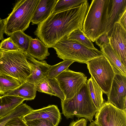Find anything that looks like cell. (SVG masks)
<instances>
[{
    "mask_svg": "<svg viewBox=\"0 0 126 126\" xmlns=\"http://www.w3.org/2000/svg\"><path fill=\"white\" fill-rule=\"evenodd\" d=\"M67 36L69 39L77 41L86 47L92 48H95L92 41L84 35L82 30L80 29L74 31Z\"/></svg>",
    "mask_w": 126,
    "mask_h": 126,
    "instance_id": "484cf974",
    "label": "cell"
},
{
    "mask_svg": "<svg viewBox=\"0 0 126 126\" xmlns=\"http://www.w3.org/2000/svg\"><path fill=\"white\" fill-rule=\"evenodd\" d=\"M33 110L25 103H22L9 114L0 118V126H4L7 121L13 118L23 117Z\"/></svg>",
    "mask_w": 126,
    "mask_h": 126,
    "instance_id": "7402d4cb",
    "label": "cell"
},
{
    "mask_svg": "<svg viewBox=\"0 0 126 126\" xmlns=\"http://www.w3.org/2000/svg\"><path fill=\"white\" fill-rule=\"evenodd\" d=\"M107 0H93L84 21L82 31L91 41L94 42L103 33V20Z\"/></svg>",
    "mask_w": 126,
    "mask_h": 126,
    "instance_id": "8992f818",
    "label": "cell"
},
{
    "mask_svg": "<svg viewBox=\"0 0 126 126\" xmlns=\"http://www.w3.org/2000/svg\"><path fill=\"white\" fill-rule=\"evenodd\" d=\"M25 122L28 126H55L50 121L43 119H37Z\"/></svg>",
    "mask_w": 126,
    "mask_h": 126,
    "instance_id": "f546056e",
    "label": "cell"
},
{
    "mask_svg": "<svg viewBox=\"0 0 126 126\" xmlns=\"http://www.w3.org/2000/svg\"><path fill=\"white\" fill-rule=\"evenodd\" d=\"M24 53L30 69V75L26 81L36 85L47 76L50 65L45 60L38 61L27 53Z\"/></svg>",
    "mask_w": 126,
    "mask_h": 126,
    "instance_id": "5bb4252c",
    "label": "cell"
},
{
    "mask_svg": "<svg viewBox=\"0 0 126 126\" xmlns=\"http://www.w3.org/2000/svg\"><path fill=\"white\" fill-rule=\"evenodd\" d=\"M88 126H100L95 121L91 122Z\"/></svg>",
    "mask_w": 126,
    "mask_h": 126,
    "instance_id": "d590c367",
    "label": "cell"
},
{
    "mask_svg": "<svg viewBox=\"0 0 126 126\" xmlns=\"http://www.w3.org/2000/svg\"><path fill=\"white\" fill-rule=\"evenodd\" d=\"M21 83L10 76L0 74V94H4L19 86Z\"/></svg>",
    "mask_w": 126,
    "mask_h": 126,
    "instance_id": "603a6c76",
    "label": "cell"
},
{
    "mask_svg": "<svg viewBox=\"0 0 126 126\" xmlns=\"http://www.w3.org/2000/svg\"><path fill=\"white\" fill-rule=\"evenodd\" d=\"M39 0H17L12 12L3 19L4 33L10 36L15 32L26 30L29 27Z\"/></svg>",
    "mask_w": 126,
    "mask_h": 126,
    "instance_id": "277c9868",
    "label": "cell"
},
{
    "mask_svg": "<svg viewBox=\"0 0 126 126\" xmlns=\"http://www.w3.org/2000/svg\"><path fill=\"white\" fill-rule=\"evenodd\" d=\"M87 84L92 101L98 110L104 102L103 92L92 76L88 80Z\"/></svg>",
    "mask_w": 126,
    "mask_h": 126,
    "instance_id": "ffe728a7",
    "label": "cell"
},
{
    "mask_svg": "<svg viewBox=\"0 0 126 126\" xmlns=\"http://www.w3.org/2000/svg\"><path fill=\"white\" fill-rule=\"evenodd\" d=\"M23 98L10 95L0 96V118L14 110L25 100Z\"/></svg>",
    "mask_w": 126,
    "mask_h": 126,
    "instance_id": "d6986e66",
    "label": "cell"
},
{
    "mask_svg": "<svg viewBox=\"0 0 126 126\" xmlns=\"http://www.w3.org/2000/svg\"><path fill=\"white\" fill-rule=\"evenodd\" d=\"M74 62L71 60H64L54 65H50L47 77L51 79L55 78L63 71L68 69L70 65Z\"/></svg>",
    "mask_w": 126,
    "mask_h": 126,
    "instance_id": "cb8c5ba5",
    "label": "cell"
},
{
    "mask_svg": "<svg viewBox=\"0 0 126 126\" xmlns=\"http://www.w3.org/2000/svg\"><path fill=\"white\" fill-rule=\"evenodd\" d=\"M0 50L8 51L19 50L10 37L2 41L0 43Z\"/></svg>",
    "mask_w": 126,
    "mask_h": 126,
    "instance_id": "f1b7e54d",
    "label": "cell"
},
{
    "mask_svg": "<svg viewBox=\"0 0 126 126\" xmlns=\"http://www.w3.org/2000/svg\"><path fill=\"white\" fill-rule=\"evenodd\" d=\"M10 37L19 50L24 53H27L32 37L18 31L13 33Z\"/></svg>",
    "mask_w": 126,
    "mask_h": 126,
    "instance_id": "44dd1931",
    "label": "cell"
},
{
    "mask_svg": "<svg viewBox=\"0 0 126 126\" xmlns=\"http://www.w3.org/2000/svg\"><path fill=\"white\" fill-rule=\"evenodd\" d=\"M4 31V24L3 19L0 18V40H4L3 34Z\"/></svg>",
    "mask_w": 126,
    "mask_h": 126,
    "instance_id": "e575fe53",
    "label": "cell"
},
{
    "mask_svg": "<svg viewBox=\"0 0 126 126\" xmlns=\"http://www.w3.org/2000/svg\"><path fill=\"white\" fill-rule=\"evenodd\" d=\"M55 78L65 95V99L73 97L88 81L87 77L83 73L75 72L68 69Z\"/></svg>",
    "mask_w": 126,
    "mask_h": 126,
    "instance_id": "9c48e42d",
    "label": "cell"
},
{
    "mask_svg": "<svg viewBox=\"0 0 126 126\" xmlns=\"http://www.w3.org/2000/svg\"><path fill=\"white\" fill-rule=\"evenodd\" d=\"M126 10V0H107L103 20L104 32L110 31L121 14Z\"/></svg>",
    "mask_w": 126,
    "mask_h": 126,
    "instance_id": "30bf717a",
    "label": "cell"
},
{
    "mask_svg": "<svg viewBox=\"0 0 126 126\" xmlns=\"http://www.w3.org/2000/svg\"><path fill=\"white\" fill-rule=\"evenodd\" d=\"M35 86L26 81L18 87L3 95L15 96L22 98L25 100H31L34 99L36 95V90Z\"/></svg>",
    "mask_w": 126,
    "mask_h": 126,
    "instance_id": "e0dca14e",
    "label": "cell"
},
{
    "mask_svg": "<svg viewBox=\"0 0 126 126\" xmlns=\"http://www.w3.org/2000/svg\"><path fill=\"white\" fill-rule=\"evenodd\" d=\"M87 64L91 76L107 95L115 75L109 62L103 55L89 61Z\"/></svg>",
    "mask_w": 126,
    "mask_h": 126,
    "instance_id": "52a82bcc",
    "label": "cell"
},
{
    "mask_svg": "<svg viewBox=\"0 0 126 126\" xmlns=\"http://www.w3.org/2000/svg\"><path fill=\"white\" fill-rule=\"evenodd\" d=\"M107 96V101L119 109L126 110V76L115 74Z\"/></svg>",
    "mask_w": 126,
    "mask_h": 126,
    "instance_id": "8fae6325",
    "label": "cell"
},
{
    "mask_svg": "<svg viewBox=\"0 0 126 126\" xmlns=\"http://www.w3.org/2000/svg\"><path fill=\"white\" fill-rule=\"evenodd\" d=\"M126 30V10L120 16L117 22Z\"/></svg>",
    "mask_w": 126,
    "mask_h": 126,
    "instance_id": "836d02e7",
    "label": "cell"
},
{
    "mask_svg": "<svg viewBox=\"0 0 126 126\" xmlns=\"http://www.w3.org/2000/svg\"><path fill=\"white\" fill-rule=\"evenodd\" d=\"M62 113L67 119L74 116L78 118H84L90 122L97 110L94 105L89 93L87 83L72 98L61 100Z\"/></svg>",
    "mask_w": 126,
    "mask_h": 126,
    "instance_id": "7a4b0ae2",
    "label": "cell"
},
{
    "mask_svg": "<svg viewBox=\"0 0 126 126\" xmlns=\"http://www.w3.org/2000/svg\"><path fill=\"white\" fill-rule=\"evenodd\" d=\"M27 53L39 61L46 59L50 54L48 48L38 38L31 39Z\"/></svg>",
    "mask_w": 126,
    "mask_h": 126,
    "instance_id": "ac0fdd59",
    "label": "cell"
},
{
    "mask_svg": "<svg viewBox=\"0 0 126 126\" xmlns=\"http://www.w3.org/2000/svg\"><path fill=\"white\" fill-rule=\"evenodd\" d=\"M58 0H39L31 21L32 24L38 25L52 13Z\"/></svg>",
    "mask_w": 126,
    "mask_h": 126,
    "instance_id": "9a60e30c",
    "label": "cell"
},
{
    "mask_svg": "<svg viewBox=\"0 0 126 126\" xmlns=\"http://www.w3.org/2000/svg\"><path fill=\"white\" fill-rule=\"evenodd\" d=\"M84 1V0H58L52 12H58L76 7Z\"/></svg>",
    "mask_w": 126,
    "mask_h": 126,
    "instance_id": "d4e9b609",
    "label": "cell"
},
{
    "mask_svg": "<svg viewBox=\"0 0 126 126\" xmlns=\"http://www.w3.org/2000/svg\"><path fill=\"white\" fill-rule=\"evenodd\" d=\"M4 126H28L22 117H16L9 120Z\"/></svg>",
    "mask_w": 126,
    "mask_h": 126,
    "instance_id": "4dcf8cb0",
    "label": "cell"
},
{
    "mask_svg": "<svg viewBox=\"0 0 126 126\" xmlns=\"http://www.w3.org/2000/svg\"><path fill=\"white\" fill-rule=\"evenodd\" d=\"M22 118L24 121L37 119L47 120L55 126L58 125L62 119L59 110L55 105H49L40 109L33 110Z\"/></svg>",
    "mask_w": 126,
    "mask_h": 126,
    "instance_id": "4fadbf2b",
    "label": "cell"
},
{
    "mask_svg": "<svg viewBox=\"0 0 126 126\" xmlns=\"http://www.w3.org/2000/svg\"><path fill=\"white\" fill-rule=\"evenodd\" d=\"M53 48L60 59L83 63L87 64L89 61L103 55L101 51L86 47L77 41L69 39L67 36L58 41Z\"/></svg>",
    "mask_w": 126,
    "mask_h": 126,
    "instance_id": "3957f363",
    "label": "cell"
},
{
    "mask_svg": "<svg viewBox=\"0 0 126 126\" xmlns=\"http://www.w3.org/2000/svg\"><path fill=\"white\" fill-rule=\"evenodd\" d=\"M100 48L103 55L109 62L115 74L126 76V67L122 64L110 44L105 45Z\"/></svg>",
    "mask_w": 126,
    "mask_h": 126,
    "instance_id": "2e32d148",
    "label": "cell"
},
{
    "mask_svg": "<svg viewBox=\"0 0 126 126\" xmlns=\"http://www.w3.org/2000/svg\"><path fill=\"white\" fill-rule=\"evenodd\" d=\"M95 122L100 126H126V110L108 101L104 102L95 114Z\"/></svg>",
    "mask_w": 126,
    "mask_h": 126,
    "instance_id": "ba28073f",
    "label": "cell"
},
{
    "mask_svg": "<svg viewBox=\"0 0 126 126\" xmlns=\"http://www.w3.org/2000/svg\"><path fill=\"white\" fill-rule=\"evenodd\" d=\"M35 85V88L36 91L51 95H56L52 91L45 78L41 80Z\"/></svg>",
    "mask_w": 126,
    "mask_h": 126,
    "instance_id": "83f0119b",
    "label": "cell"
},
{
    "mask_svg": "<svg viewBox=\"0 0 126 126\" xmlns=\"http://www.w3.org/2000/svg\"><path fill=\"white\" fill-rule=\"evenodd\" d=\"M0 74L12 77L21 84L26 81L30 69L25 54L20 50H0Z\"/></svg>",
    "mask_w": 126,
    "mask_h": 126,
    "instance_id": "5b68a950",
    "label": "cell"
},
{
    "mask_svg": "<svg viewBox=\"0 0 126 126\" xmlns=\"http://www.w3.org/2000/svg\"><path fill=\"white\" fill-rule=\"evenodd\" d=\"M87 120L83 118L75 121H73L70 123L69 126H87Z\"/></svg>",
    "mask_w": 126,
    "mask_h": 126,
    "instance_id": "d6a6232c",
    "label": "cell"
},
{
    "mask_svg": "<svg viewBox=\"0 0 126 126\" xmlns=\"http://www.w3.org/2000/svg\"><path fill=\"white\" fill-rule=\"evenodd\" d=\"M110 44L122 64L126 67V30L119 23H115L107 33Z\"/></svg>",
    "mask_w": 126,
    "mask_h": 126,
    "instance_id": "7c38bea8",
    "label": "cell"
},
{
    "mask_svg": "<svg viewBox=\"0 0 126 126\" xmlns=\"http://www.w3.org/2000/svg\"><path fill=\"white\" fill-rule=\"evenodd\" d=\"M89 6L84 0L79 5L68 10L52 12L45 20L38 25L34 34L48 48H53L64 36L79 29L83 24Z\"/></svg>",
    "mask_w": 126,
    "mask_h": 126,
    "instance_id": "6da1fadb",
    "label": "cell"
},
{
    "mask_svg": "<svg viewBox=\"0 0 126 126\" xmlns=\"http://www.w3.org/2000/svg\"><path fill=\"white\" fill-rule=\"evenodd\" d=\"M96 44L101 47L102 46L110 44V40L107 33L104 32L100 35L95 41Z\"/></svg>",
    "mask_w": 126,
    "mask_h": 126,
    "instance_id": "1f68e13d",
    "label": "cell"
},
{
    "mask_svg": "<svg viewBox=\"0 0 126 126\" xmlns=\"http://www.w3.org/2000/svg\"><path fill=\"white\" fill-rule=\"evenodd\" d=\"M45 79L48 83L52 91L55 93L56 96L60 98L61 100L65 99V95L60 87L59 83L55 78L51 79L46 77Z\"/></svg>",
    "mask_w": 126,
    "mask_h": 126,
    "instance_id": "4316f807",
    "label": "cell"
}]
</instances>
